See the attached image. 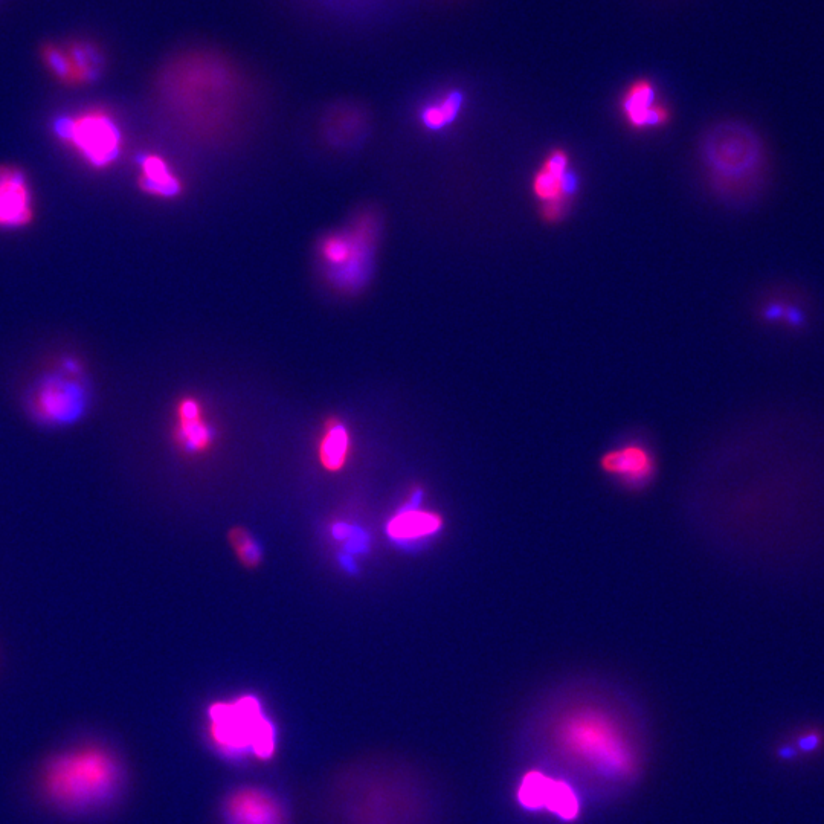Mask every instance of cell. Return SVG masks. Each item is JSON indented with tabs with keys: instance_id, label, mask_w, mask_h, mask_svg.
Wrapping results in <instances>:
<instances>
[{
	"instance_id": "obj_7",
	"label": "cell",
	"mask_w": 824,
	"mask_h": 824,
	"mask_svg": "<svg viewBox=\"0 0 824 824\" xmlns=\"http://www.w3.org/2000/svg\"><path fill=\"white\" fill-rule=\"evenodd\" d=\"M600 474L626 493L646 492L660 474L658 454L643 434H625L600 454Z\"/></svg>"
},
{
	"instance_id": "obj_8",
	"label": "cell",
	"mask_w": 824,
	"mask_h": 824,
	"mask_svg": "<svg viewBox=\"0 0 824 824\" xmlns=\"http://www.w3.org/2000/svg\"><path fill=\"white\" fill-rule=\"evenodd\" d=\"M83 368L74 358L63 359L57 370L46 374L33 397V408L40 420L48 423H71L86 408Z\"/></svg>"
},
{
	"instance_id": "obj_10",
	"label": "cell",
	"mask_w": 824,
	"mask_h": 824,
	"mask_svg": "<svg viewBox=\"0 0 824 824\" xmlns=\"http://www.w3.org/2000/svg\"><path fill=\"white\" fill-rule=\"evenodd\" d=\"M420 495L422 493H417L411 503L406 504L388 521L387 535L396 544H428L445 530V516L438 510L423 506Z\"/></svg>"
},
{
	"instance_id": "obj_12",
	"label": "cell",
	"mask_w": 824,
	"mask_h": 824,
	"mask_svg": "<svg viewBox=\"0 0 824 824\" xmlns=\"http://www.w3.org/2000/svg\"><path fill=\"white\" fill-rule=\"evenodd\" d=\"M620 112L635 132L661 129L672 120V112L661 103L657 87L647 78H638L626 87L620 100Z\"/></svg>"
},
{
	"instance_id": "obj_21",
	"label": "cell",
	"mask_w": 824,
	"mask_h": 824,
	"mask_svg": "<svg viewBox=\"0 0 824 824\" xmlns=\"http://www.w3.org/2000/svg\"><path fill=\"white\" fill-rule=\"evenodd\" d=\"M229 545L243 567L257 568L261 562V550L257 541L246 528L235 527L229 530Z\"/></svg>"
},
{
	"instance_id": "obj_18",
	"label": "cell",
	"mask_w": 824,
	"mask_h": 824,
	"mask_svg": "<svg viewBox=\"0 0 824 824\" xmlns=\"http://www.w3.org/2000/svg\"><path fill=\"white\" fill-rule=\"evenodd\" d=\"M74 75V87L95 83L104 71V55L97 45L84 40L63 43Z\"/></svg>"
},
{
	"instance_id": "obj_11",
	"label": "cell",
	"mask_w": 824,
	"mask_h": 824,
	"mask_svg": "<svg viewBox=\"0 0 824 824\" xmlns=\"http://www.w3.org/2000/svg\"><path fill=\"white\" fill-rule=\"evenodd\" d=\"M34 196L25 170L0 165V229L26 228L34 222Z\"/></svg>"
},
{
	"instance_id": "obj_17",
	"label": "cell",
	"mask_w": 824,
	"mask_h": 824,
	"mask_svg": "<svg viewBox=\"0 0 824 824\" xmlns=\"http://www.w3.org/2000/svg\"><path fill=\"white\" fill-rule=\"evenodd\" d=\"M350 434L339 419L327 420L322 426L321 435L316 446L319 464L329 474H336L344 469L351 451Z\"/></svg>"
},
{
	"instance_id": "obj_13",
	"label": "cell",
	"mask_w": 824,
	"mask_h": 824,
	"mask_svg": "<svg viewBox=\"0 0 824 824\" xmlns=\"http://www.w3.org/2000/svg\"><path fill=\"white\" fill-rule=\"evenodd\" d=\"M532 191L539 205H571L579 193V176L576 171L571 170L570 155L564 149H554L548 153L533 176Z\"/></svg>"
},
{
	"instance_id": "obj_16",
	"label": "cell",
	"mask_w": 824,
	"mask_h": 824,
	"mask_svg": "<svg viewBox=\"0 0 824 824\" xmlns=\"http://www.w3.org/2000/svg\"><path fill=\"white\" fill-rule=\"evenodd\" d=\"M138 185L144 193L159 199H173L184 188L168 162L156 153H147L139 161Z\"/></svg>"
},
{
	"instance_id": "obj_15",
	"label": "cell",
	"mask_w": 824,
	"mask_h": 824,
	"mask_svg": "<svg viewBox=\"0 0 824 824\" xmlns=\"http://www.w3.org/2000/svg\"><path fill=\"white\" fill-rule=\"evenodd\" d=\"M213 429L206 422L202 403L196 397L187 396L176 406L174 440L185 454H205L213 445Z\"/></svg>"
},
{
	"instance_id": "obj_2",
	"label": "cell",
	"mask_w": 824,
	"mask_h": 824,
	"mask_svg": "<svg viewBox=\"0 0 824 824\" xmlns=\"http://www.w3.org/2000/svg\"><path fill=\"white\" fill-rule=\"evenodd\" d=\"M557 750L582 767L608 777L634 774L637 756L622 722L599 702H574L553 722Z\"/></svg>"
},
{
	"instance_id": "obj_19",
	"label": "cell",
	"mask_w": 824,
	"mask_h": 824,
	"mask_svg": "<svg viewBox=\"0 0 824 824\" xmlns=\"http://www.w3.org/2000/svg\"><path fill=\"white\" fill-rule=\"evenodd\" d=\"M464 103H466V95L463 91L454 89V91L446 92L438 100L432 101L428 106L423 107L422 112H420V123L429 132H440V130L448 129L457 121Z\"/></svg>"
},
{
	"instance_id": "obj_14",
	"label": "cell",
	"mask_w": 824,
	"mask_h": 824,
	"mask_svg": "<svg viewBox=\"0 0 824 824\" xmlns=\"http://www.w3.org/2000/svg\"><path fill=\"white\" fill-rule=\"evenodd\" d=\"M223 814L228 824H286L281 803L266 789L252 786L231 792Z\"/></svg>"
},
{
	"instance_id": "obj_9",
	"label": "cell",
	"mask_w": 824,
	"mask_h": 824,
	"mask_svg": "<svg viewBox=\"0 0 824 824\" xmlns=\"http://www.w3.org/2000/svg\"><path fill=\"white\" fill-rule=\"evenodd\" d=\"M516 799L527 811H545L568 823L580 815V800L573 786L542 771H528L522 776Z\"/></svg>"
},
{
	"instance_id": "obj_4",
	"label": "cell",
	"mask_w": 824,
	"mask_h": 824,
	"mask_svg": "<svg viewBox=\"0 0 824 824\" xmlns=\"http://www.w3.org/2000/svg\"><path fill=\"white\" fill-rule=\"evenodd\" d=\"M210 736L223 753L271 759L275 753V730L255 696L217 702L210 709Z\"/></svg>"
},
{
	"instance_id": "obj_1",
	"label": "cell",
	"mask_w": 824,
	"mask_h": 824,
	"mask_svg": "<svg viewBox=\"0 0 824 824\" xmlns=\"http://www.w3.org/2000/svg\"><path fill=\"white\" fill-rule=\"evenodd\" d=\"M120 757L100 744H77L51 754L40 771V789L52 808L87 815L109 808L123 792Z\"/></svg>"
},
{
	"instance_id": "obj_3",
	"label": "cell",
	"mask_w": 824,
	"mask_h": 824,
	"mask_svg": "<svg viewBox=\"0 0 824 824\" xmlns=\"http://www.w3.org/2000/svg\"><path fill=\"white\" fill-rule=\"evenodd\" d=\"M699 158L713 193L725 202H748L767 184V144L753 127L741 121H721L705 130Z\"/></svg>"
},
{
	"instance_id": "obj_20",
	"label": "cell",
	"mask_w": 824,
	"mask_h": 824,
	"mask_svg": "<svg viewBox=\"0 0 824 824\" xmlns=\"http://www.w3.org/2000/svg\"><path fill=\"white\" fill-rule=\"evenodd\" d=\"M40 58L43 66L54 80L65 86L74 87V75H72L71 63L66 54L65 45L60 43H48L40 49Z\"/></svg>"
},
{
	"instance_id": "obj_6",
	"label": "cell",
	"mask_w": 824,
	"mask_h": 824,
	"mask_svg": "<svg viewBox=\"0 0 824 824\" xmlns=\"http://www.w3.org/2000/svg\"><path fill=\"white\" fill-rule=\"evenodd\" d=\"M376 234V217L367 213L358 217L348 231L333 232L321 240L319 258L339 289L355 292L364 286Z\"/></svg>"
},
{
	"instance_id": "obj_5",
	"label": "cell",
	"mask_w": 824,
	"mask_h": 824,
	"mask_svg": "<svg viewBox=\"0 0 824 824\" xmlns=\"http://www.w3.org/2000/svg\"><path fill=\"white\" fill-rule=\"evenodd\" d=\"M52 130L58 141L95 170L112 167L123 153V130L115 116L103 107L58 116Z\"/></svg>"
},
{
	"instance_id": "obj_22",
	"label": "cell",
	"mask_w": 824,
	"mask_h": 824,
	"mask_svg": "<svg viewBox=\"0 0 824 824\" xmlns=\"http://www.w3.org/2000/svg\"><path fill=\"white\" fill-rule=\"evenodd\" d=\"M800 753H812L817 751L821 744V734L817 731H806L797 739Z\"/></svg>"
}]
</instances>
